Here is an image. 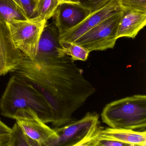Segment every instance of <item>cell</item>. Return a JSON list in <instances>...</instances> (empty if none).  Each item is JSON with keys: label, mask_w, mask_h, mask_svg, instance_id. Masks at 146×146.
<instances>
[{"label": "cell", "mask_w": 146, "mask_h": 146, "mask_svg": "<svg viewBox=\"0 0 146 146\" xmlns=\"http://www.w3.org/2000/svg\"><path fill=\"white\" fill-rule=\"evenodd\" d=\"M47 22L33 19L7 23L15 46L32 60L36 56L39 40Z\"/></svg>", "instance_id": "obj_6"}, {"label": "cell", "mask_w": 146, "mask_h": 146, "mask_svg": "<svg viewBox=\"0 0 146 146\" xmlns=\"http://www.w3.org/2000/svg\"><path fill=\"white\" fill-rule=\"evenodd\" d=\"M101 117L111 128L146 130V95H135L112 102L103 108Z\"/></svg>", "instance_id": "obj_3"}, {"label": "cell", "mask_w": 146, "mask_h": 146, "mask_svg": "<svg viewBox=\"0 0 146 146\" xmlns=\"http://www.w3.org/2000/svg\"><path fill=\"white\" fill-rule=\"evenodd\" d=\"M10 134L0 135V146H7V142L10 138Z\"/></svg>", "instance_id": "obj_22"}, {"label": "cell", "mask_w": 146, "mask_h": 146, "mask_svg": "<svg viewBox=\"0 0 146 146\" xmlns=\"http://www.w3.org/2000/svg\"><path fill=\"white\" fill-rule=\"evenodd\" d=\"M59 33L52 23L44 27L37 47L36 59H48L63 57L64 53L59 41Z\"/></svg>", "instance_id": "obj_11"}, {"label": "cell", "mask_w": 146, "mask_h": 146, "mask_svg": "<svg viewBox=\"0 0 146 146\" xmlns=\"http://www.w3.org/2000/svg\"><path fill=\"white\" fill-rule=\"evenodd\" d=\"M13 119L25 133L38 144V146H55L58 135L54 129L43 122L32 108L18 110Z\"/></svg>", "instance_id": "obj_7"}, {"label": "cell", "mask_w": 146, "mask_h": 146, "mask_svg": "<svg viewBox=\"0 0 146 146\" xmlns=\"http://www.w3.org/2000/svg\"><path fill=\"white\" fill-rule=\"evenodd\" d=\"M23 54L14 44L7 24L0 19V77L16 70Z\"/></svg>", "instance_id": "obj_8"}, {"label": "cell", "mask_w": 146, "mask_h": 146, "mask_svg": "<svg viewBox=\"0 0 146 146\" xmlns=\"http://www.w3.org/2000/svg\"><path fill=\"white\" fill-rule=\"evenodd\" d=\"M121 10L122 8L118 10L74 42L82 46L90 52L113 48L117 40L116 35Z\"/></svg>", "instance_id": "obj_5"}, {"label": "cell", "mask_w": 146, "mask_h": 146, "mask_svg": "<svg viewBox=\"0 0 146 146\" xmlns=\"http://www.w3.org/2000/svg\"><path fill=\"white\" fill-rule=\"evenodd\" d=\"M32 86L47 102L53 125L60 127L72 121V114L95 92L82 70L70 56L32 60L23 54L18 67L11 72Z\"/></svg>", "instance_id": "obj_1"}, {"label": "cell", "mask_w": 146, "mask_h": 146, "mask_svg": "<svg viewBox=\"0 0 146 146\" xmlns=\"http://www.w3.org/2000/svg\"><path fill=\"white\" fill-rule=\"evenodd\" d=\"M122 9L146 13V0H119Z\"/></svg>", "instance_id": "obj_18"}, {"label": "cell", "mask_w": 146, "mask_h": 146, "mask_svg": "<svg viewBox=\"0 0 146 146\" xmlns=\"http://www.w3.org/2000/svg\"><path fill=\"white\" fill-rule=\"evenodd\" d=\"M146 24V13L122 9L117 29V39H134Z\"/></svg>", "instance_id": "obj_12"}, {"label": "cell", "mask_w": 146, "mask_h": 146, "mask_svg": "<svg viewBox=\"0 0 146 146\" xmlns=\"http://www.w3.org/2000/svg\"><path fill=\"white\" fill-rule=\"evenodd\" d=\"M99 118L96 113H88L79 120L55 127L58 135L55 146H86L101 128Z\"/></svg>", "instance_id": "obj_4"}, {"label": "cell", "mask_w": 146, "mask_h": 146, "mask_svg": "<svg viewBox=\"0 0 146 146\" xmlns=\"http://www.w3.org/2000/svg\"><path fill=\"white\" fill-rule=\"evenodd\" d=\"M59 43L64 53L70 56L74 61H85L88 59L90 52L82 46L74 42L64 41H59Z\"/></svg>", "instance_id": "obj_17"}, {"label": "cell", "mask_w": 146, "mask_h": 146, "mask_svg": "<svg viewBox=\"0 0 146 146\" xmlns=\"http://www.w3.org/2000/svg\"><path fill=\"white\" fill-rule=\"evenodd\" d=\"M11 130V128L5 124L0 119V135L10 134Z\"/></svg>", "instance_id": "obj_21"}, {"label": "cell", "mask_w": 146, "mask_h": 146, "mask_svg": "<svg viewBox=\"0 0 146 146\" xmlns=\"http://www.w3.org/2000/svg\"><path fill=\"white\" fill-rule=\"evenodd\" d=\"M22 8L28 19H34V13L37 5V0H19Z\"/></svg>", "instance_id": "obj_20"}, {"label": "cell", "mask_w": 146, "mask_h": 146, "mask_svg": "<svg viewBox=\"0 0 146 146\" xmlns=\"http://www.w3.org/2000/svg\"><path fill=\"white\" fill-rule=\"evenodd\" d=\"M100 136L129 144L130 146H145L146 131L134 130L130 129L101 128L98 133Z\"/></svg>", "instance_id": "obj_13"}, {"label": "cell", "mask_w": 146, "mask_h": 146, "mask_svg": "<svg viewBox=\"0 0 146 146\" xmlns=\"http://www.w3.org/2000/svg\"><path fill=\"white\" fill-rule=\"evenodd\" d=\"M120 8L119 0H111L102 8L90 13L79 24L59 36V40L74 42Z\"/></svg>", "instance_id": "obj_9"}, {"label": "cell", "mask_w": 146, "mask_h": 146, "mask_svg": "<svg viewBox=\"0 0 146 146\" xmlns=\"http://www.w3.org/2000/svg\"><path fill=\"white\" fill-rule=\"evenodd\" d=\"M90 13L78 4L61 3L52 17L53 23L58 29L59 36L61 35L79 24Z\"/></svg>", "instance_id": "obj_10"}, {"label": "cell", "mask_w": 146, "mask_h": 146, "mask_svg": "<svg viewBox=\"0 0 146 146\" xmlns=\"http://www.w3.org/2000/svg\"><path fill=\"white\" fill-rule=\"evenodd\" d=\"M0 19L7 24L28 20L23 8L13 0H0Z\"/></svg>", "instance_id": "obj_14"}, {"label": "cell", "mask_w": 146, "mask_h": 146, "mask_svg": "<svg viewBox=\"0 0 146 146\" xmlns=\"http://www.w3.org/2000/svg\"><path fill=\"white\" fill-rule=\"evenodd\" d=\"M29 108L46 123L52 122V110L44 97L31 85L11 76L0 99V113L13 119L18 110Z\"/></svg>", "instance_id": "obj_2"}, {"label": "cell", "mask_w": 146, "mask_h": 146, "mask_svg": "<svg viewBox=\"0 0 146 146\" xmlns=\"http://www.w3.org/2000/svg\"><path fill=\"white\" fill-rule=\"evenodd\" d=\"M60 4L59 0H37L33 19L47 21L52 17Z\"/></svg>", "instance_id": "obj_15"}, {"label": "cell", "mask_w": 146, "mask_h": 146, "mask_svg": "<svg viewBox=\"0 0 146 146\" xmlns=\"http://www.w3.org/2000/svg\"><path fill=\"white\" fill-rule=\"evenodd\" d=\"M13 1H14L19 7H20L21 8H22V5H21V3H20V1H19V0H13Z\"/></svg>", "instance_id": "obj_24"}, {"label": "cell", "mask_w": 146, "mask_h": 146, "mask_svg": "<svg viewBox=\"0 0 146 146\" xmlns=\"http://www.w3.org/2000/svg\"><path fill=\"white\" fill-rule=\"evenodd\" d=\"M10 138L7 146H38L34 140L28 136L17 123L11 128Z\"/></svg>", "instance_id": "obj_16"}, {"label": "cell", "mask_w": 146, "mask_h": 146, "mask_svg": "<svg viewBox=\"0 0 146 146\" xmlns=\"http://www.w3.org/2000/svg\"><path fill=\"white\" fill-rule=\"evenodd\" d=\"M60 4L63 3H72L71 0H59Z\"/></svg>", "instance_id": "obj_23"}, {"label": "cell", "mask_w": 146, "mask_h": 146, "mask_svg": "<svg viewBox=\"0 0 146 146\" xmlns=\"http://www.w3.org/2000/svg\"></svg>", "instance_id": "obj_25"}, {"label": "cell", "mask_w": 146, "mask_h": 146, "mask_svg": "<svg viewBox=\"0 0 146 146\" xmlns=\"http://www.w3.org/2000/svg\"><path fill=\"white\" fill-rule=\"evenodd\" d=\"M72 3L80 5L88 10L90 13L105 6L111 0H71Z\"/></svg>", "instance_id": "obj_19"}]
</instances>
